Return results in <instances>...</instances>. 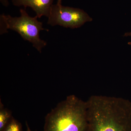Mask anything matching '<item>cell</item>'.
Returning a JSON list of instances; mask_svg holds the SVG:
<instances>
[{"label": "cell", "mask_w": 131, "mask_h": 131, "mask_svg": "<svg viewBox=\"0 0 131 131\" xmlns=\"http://www.w3.org/2000/svg\"><path fill=\"white\" fill-rule=\"evenodd\" d=\"M10 111L5 108L1 102L0 105V131H2L12 118Z\"/></svg>", "instance_id": "8992f818"}, {"label": "cell", "mask_w": 131, "mask_h": 131, "mask_svg": "<svg viewBox=\"0 0 131 131\" xmlns=\"http://www.w3.org/2000/svg\"><path fill=\"white\" fill-rule=\"evenodd\" d=\"M26 124L27 128L26 131H32L31 129H30V127H29V125H28V124L27 122H26Z\"/></svg>", "instance_id": "30bf717a"}, {"label": "cell", "mask_w": 131, "mask_h": 131, "mask_svg": "<svg viewBox=\"0 0 131 131\" xmlns=\"http://www.w3.org/2000/svg\"><path fill=\"white\" fill-rule=\"evenodd\" d=\"M57 3L62 4V0H57Z\"/></svg>", "instance_id": "8fae6325"}, {"label": "cell", "mask_w": 131, "mask_h": 131, "mask_svg": "<svg viewBox=\"0 0 131 131\" xmlns=\"http://www.w3.org/2000/svg\"><path fill=\"white\" fill-rule=\"evenodd\" d=\"M19 17H13L9 15L3 14L0 16L1 34L7 32L10 29L15 31L25 40L28 41L39 52L47 45L46 41L40 38V31H49L43 27V23L38 20L37 16H29L25 9L20 10Z\"/></svg>", "instance_id": "3957f363"}, {"label": "cell", "mask_w": 131, "mask_h": 131, "mask_svg": "<svg viewBox=\"0 0 131 131\" xmlns=\"http://www.w3.org/2000/svg\"><path fill=\"white\" fill-rule=\"evenodd\" d=\"M124 37H128V36H131V32H126L124 34ZM128 44L131 45V42H129L128 43Z\"/></svg>", "instance_id": "9c48e42d"}, {"label": "cell", "mask_w": 131, "mask_h": 131, "mask_svg": "<svg viewBox=\"0 0 131 131\" xmlns=\"http://www.w3.org/2000/svg\"><path fill=\"white\" fill-rule=\"evenodd\" d=\"M2 131H22L21 124L13 117Z\"/></svg>", "instance_id": "52a82bcc"}, {"label": "cell", "mask_w": 131, "mask_h": 131, "mask_svg": "<svg viewBox=\"0 0 131 131\" xmlns=\"http://www.w3.org/2000/svg\"><path fill=\"white\" fill-rule=\"evenodd\" d=\"M86 103V131H131V102L128 100L93 95Z\"/></svg>", "instance_id": "6da1fadb"}, {"label": "cell", "mask_w": 131, "mask_h": 131, "mask_svg": "<svg viewBox=\"0 0 131 131\" xmlns=\"http://www.w3.org/2000/svg\"><path fill=\"white\" fill-rule=\"evenodd\" d=\"M0 2L4 6L7 7L9 6V3L8 0H0Z\"/></svg>", "instance_id": "ba28073f"}, {"label": "cell", "mask_w": 131, "mask_h": 131, "mask_svg": "<svg viewBox=\"0 0 131 131\" xmlns=\"http://www.w3.org/2000/svg\"><path fill=\"white\" fill-rule=\"evenodd\" d=\"M54 0H12L15 6L31 8L38 18L42 16L48 18Z\"/></svg>", "instance_id": "5b68a950"}, {"label": "cell", "mask_w": 131, "mask_h": 131, "mask_svg": "<svg viewBox=\"0 0 131 131\" xmlns=\"http://www.w3.org/2000/svg\"><path fill=\"white\" fill-rule=\"evenodd\" d=\"M87 125L86 101L72 95L47 114L44 131H86Z\"/></svg>", "instance_id": "7a4b0ae2"}, {"label": "cell", "mask_w": 131, "mask_h": 131, "mask_svg": "<svg viewBox=\"0 0 131 131\" xmlns=\"http://www.w3.org/2000/svg\"><path fill=\"white\" fill-rule=\"evenodd\" d=\"M48 18L47 24L52 26L59 25L72 29L79 28L93 20L83 9L58 3L52 5Z\"/></svg>", "instance_id": "277c9868"}]
</instances>
